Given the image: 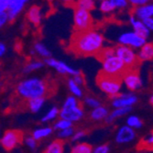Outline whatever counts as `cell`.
Returning a JSON list of instances; mask_svg holds the SVG:
<instances>
[{
    "instance_id": "obj_5",
    "label": "cell",
    "mask_w": 153,
    "mask_h": 153,
    "mask_svg": "<svg viewBox=\"0 0 153 153\" xmlns=\"http://www.w3.org/2000/svg\"><path fill=\"white\" fill-rule=\"evenodd\" d=\"M102 63L103 68L101 72L111 76H117L122 78L123 74L128 70L123 62L118 57H117L116 55L104 60Z\"/></svg>"
},
{
    "instance_id": "obj_22",
    "label": "cell",
    "mask_w": 153,
    "mask_h": 153,
    "mask_svg": "<svg viewBox=\"0 0 153 153\" xmlns=\"http://www.w3.org/2000/svg\"><path fill=\"white\" fill-rule=\"evenodd\" d=\"M132 110V107H122V108H116L112 113L108 114L107 117H106V121L108 123L114 121L116 118H118L124 115H127L128 113H129Z\"/></svg>"
},
{
    "instance_id": "obj_27",
    "label": "cell",
    "mask_w": 153,
    "mask_h": 153,
    "mask_svg": "<svg viewBox=\"0 0 153 153\" xmlns=\"http://www.w3.org/2000/svg\"><path fill=\"white\" fill-rule=\"evenodd\" d=\"M71 153H93V147L88 143H79L73 147Z\"/></svg>"
},
{
    "instance_id": "obj_37",
    "label": "cell",
    "mask_w": 153,
    "mask_h": 153,
    "mask_svg": "<svg viewBox=\"0 0 153 153\" xmlns=\"http://www.w3.org/2000/svg\"><path fill=\"white\" fill-rule=\"evenodd\" d=\"M73 134H74V128H69L61 130V132L59 133V137H61V138L69 137H71Z\"/></svg>"
},
{
    "instance_id": "obj_7",
    "label": "cell",
    "mask_w": 153,
    "mask_h": 153,
    "mask_svg": "<svg viewBox=\"0 0 153 153\" xmlns=\"http://www.w3.org/2000/svg\"><path fill=\"white\" fill-rule=\"evenodd\" d=\"M24 140V134L20 130L17 129H9L7 130L2 138H0V143H1L4 149L7 151H10L15 149L19 144H21Z\"/></svg>"
},
{
    "instance_id": "obj_51",
    "label": "cell",
    "mask_w": 153,
    "mask_h": 153,
    "mask_svg": "<svg viewBox=\"0 0 153 153\" xmlns=\"http://www.w3.org/2000/svg\"><path fill=\"white\" fill-rule=\"evenodd\" d=\"M103 1H104V0H103Z\"/></svg>"
},
{
    "instance_id": "obj_12",
    "label": "cell",
    "mask_w": 153,
    "mask_h": 153,
    "mask_svg": "<svg viewBox=\"0 0 153 153\" xmlns=\"http://www.w3.org/2000/svg\"><path fill=\"white\" fill-rule=\"evenodd\" d=\"M45 62L49 66L53 67L54 69H56V71L59 74H70V75H73V76L81 74L80 71L74 70V68H72V67H70L69 65H67L63 62L57 61V60H55L53 58H48V59H46L45 60Z\"/></svg>"
},
{
    "instance_id": "obj_23",
    "label": "cell",
    "mask_w": 153,
    "mask_h": 153,
    "mask_svg": "<svg viewBox=\"0 0 153 153\" xmlns=\"http://www.w3.org/2000/svg\"><path fill=\"white\" fill-rule=\"evenodd\" d=\"M44 102H45L44 97H39V98H34V99L27 100V105L31 112L36 113V112H39V111L41 109V107L43 106Z\"/></svg>"
},
{
    "instance_id": "obj_1",
    "label": "cell",
    "mask_w": 153,
    "mask_h": 153,
    "mask_svg": "<svg viewBox=\"0 0 153 153\" xmlns=\"http://www.w3.org/2000/svg\"><path fill=\"white\" fill-rule=\"evenodd\" d=\"M104 37L94 30L75 31L70 39L69 51L79 57L95 56L103 48Z\"/></svg>"
},
{
    "instance_id": "obj_10",
    "label": "cell",
    "mask_w": 153,
    "mask_h": 153,
    "mask_svg": "<svg viewBox=\"0 0 153 153\" xmlns=\"http://www.w3.org/2000/svg\"><path fill=\"white\" fill-rule=\"evenodd\" d=\"M118 40L121 45L134 48H141L146 43V39L137 36L135 32L124 33L119 37Z\"/></svg>"
},
{
    "instance_id": "obj_21",
    "label": "cell",
    "mask_w": 153,
    "mask_h": 153,
    "mask_svg": "<svg viewBox=\"0 0 153 153\" xmlns=\"http://www.w3.org/2000/svg\"><path fill=\"white\" fill-rule=\"evenodd\" d=\"M74 5L75 8H79V9H82V10H85V11H90L94 9L95 5H94V0H77V1L74 3L73 2L71 5L69 6H72Z\"/></svg>"
},
{
    "instance_id": "obj_39",
    "label": "cell",
    "mask_w": 153,
    "mask_h": 153,
    "mask_svg": "<svg viewBox=\"0 0 153 153\" xmlns=\"http://www.w3.org/2000/svg\"><path fill=\"white\" fill-rule=\"evenodd\" d=\"M108 152H109L108 145H101L93 150V153H108Z\"/></svg>"
},
{
    "instance_id": "obj_14",
    "label": "cell",
    "mask_w": 153,
    "mask_h": 153,
    "mask_svg": "<svg viewBox=\"0 0 153 153\" xmlns=\"http://www.w3.org/2000/svg\"><path fill=\"white\" fill-rule=\"evenodd\" d=\"M27 2V0H12L7 7V19L10 21H14L19 15V13L22 10L24 5Z\"/></svg>"
},
{
    "instance_id": "obj_4",
    "label": "cell",
    "mask_w": 153,
    "mask_h": 153,
    "mask_svg": "<svg viewBox=\"0 0 153 153\" xmlns=\"http://www.w3.org/2000/svg\"><path fill=\"white\" fill-rule=\"evenodd\" d=\"M115 55L118 57L127 69H138L140 62L137 59V54L134 51L128 46L118 45L115 48Z\"/></svg>"
},
{
    "instance_id": "obj_28",
    "label": "cell",
    "mask_w": 153,
    "mask_h": 153,
    "mask_svg": "<svg viewBox=\"0 0 153 153\" xmlns=\"http://www.w3.org/2000/svg\"><path fill=\"white\" fill-rule=\"evenodd\" d=\"M127 126L131 128H140L143 126V122L141 119H140L136 116H131L127 120Z\"/></svg>"
},
{
    "instance_id": "obj_13",
    "label": "cell",
    "mask_w": 153,
    "mask_h": 153,
    "mask_svg": "<svg viewBox=\"0 0 153 153\" xmlns=\"http://www.w3.org/2000/svg\"><path fill=\"white\" fill-rule=\"evenodd\" d=\"M136 137V132L133 128L124 126L119 128V130L117 133L116 137V141L117 143H128L132 141Z\"/></svg>"
},
{
    "instance_id": "obj_17",
    "label": "cell",
    "mask_w": 153,
    "mask_h": 153,
    "mask_svg": "<svg viewBox=\"0 0 153 153\" xmlns=\"http://www.w3.org/2000/svg\"><path fill=\"white\" fill-rule=\"evenodd\" d=\"M135 14L140 19H145L148 18H151L153 15V6L152 5H144L142 7H136L134 10Z\"/></svg>"
},
{
    "instance_id": "obj_36",
    "label": "cell",
    "mask_w": 153,
    "mask_h": 153,
    "mask_svg": "<svg viewBox=\"0 0 153 153\" xmlns=\"http://www.w3.org/2000/svg\"><path fill=\"white\" fill-rule=\"evenodd\" d=\"M85 102L88 106L93 107V108H95V107L100 105V102L97 99L94 98V97H86V98L85 99Z\"/></svg>"
},
{
    "instance_id": "obj_11",
    "label": "cell",
    "mask_w": 153,
    "mask_h": 153,
    "mask_svg": "<svg viewBox=\"0 0 153 153\" xmlns=\"http://www.w3.org/2000/svg\"><path fill=\"white\" fill-rule=\"evenodd\" d=\"M111 98H113V106L115 108L132 107L137 101V96L132 94H117L111 96Z\"/></svg>"
},
{
    "instance_id": "obj_25",
    "label": "cell",
    "mask_w": 153,
    "mask_h": 153,
    "mask_svg": "<svg viewBox=\"0 0 153 153\" xmlns=\"http://www.w3.org/2000/svg\"><path fill=\"white\" fill-rule=\"evenodd\" d=\"M52 133V128H38L36 129L33 134H32V137L35 140H39L41 138L46 137L48 136H50Z\"/></svg>"
},
{
    "instance_id": "obj_41",
    "label": "cell",
    "mask_w": 153,
    "mask_h": 153,
    "mask_svg": "<svg viewBox=\"0 0 153 153\" xmlns=\"http://www.w3.org/2000/svg\"><path fill=\"white\" fill-rule=\"evenodd\" d=\"M12 0H0V13L6 12Z\"/></svg>"
},
{
    "instance_id": "obj_20",
    "label": "cell",
    "mask_w": 153,
    "mask_h": 153,
    "mask_svg": "<svg viewBox=\"0 0 153 153\" xmlns=\"http://www.w3.org/2000/svg\"><path fill=\"white\" fill-rule=\"evenodd\" d=\"M108 109L105 106H97L95 107L91 113V118L95 120V121H99L102 119H105L108 116Z\"/></svg>"
},
{
    "instance_id": "obj_40",
    "label": "cell",
    "mask_w": 153,
    "mask_h": 153,
    "mask_svg": "<svg viewBox=\"0 0 153 153\" xmlns=\"http://www.w3.org/2000/svg\"><path fill=\"white\" fill-rule=\"evenodd\" d=\"M25 142L30 149H35L37 146V140H35L32 137H27L25 140Z\"/></svg>"
},
{
    "instance_id": "obj_3",
    "label": "cell",
    "mask_w": 153,
    "mask_h": 153,
    "mask_svg": "<svg viewBox=\"0 0 153 153\" xmlns=\"http://www.w3.org/2000/svg\"><path fill=\"white\" fill-rule=\"evenodd\" d=\"M122 78L117 76H111L100 72L96 76V83L98 87L110 96L119 94L122 87Z\"/></svg>"
},
{
    "instance_id": "obj_35",
    "label": "cell",
    "mask_w": 153,
    "mask_h": 153,
    "mask_svg": "<svg viewBox=\"0 0 153 153\" xmlns=\"http://www.w3.org/2000/svg\"><path fill=\"white\" fill-rule=\"evenodd\" d=\"M80 104L81 103L76 99L75 96H69L68 98L65 100L63 106H75V105H78Z\"/></svg>"
},
{
    "instance_id": "obj_44",
    "label": "cell",
    "mask_w": 153,
    "mask_h": 153,
    "mask_svg": "<svg viewBox=\"0 0 153 153\" xmlns=\"http://www.w3.org/2000/svg\"><path fill=\"white\" fill-rule=\"evenodd\" d=\"M85 134H86L85 131H82V130L76 132V133L74 135V137H73V141H77V140H79L80 138H82V137H85Z\"/></svg>"
},
{
    "instance_id": "obj_2",
    "label": "cell",
    "mask_w": 153,
    "mask_h": 153,
    "mask_svg": "<svg viewBox=\"0 0 153 153\" xmlns=\"http://www.w3.org/2000/svg\"><path fill=\"white\" fill-rule=\"evenodd\" d=\"M51 89V86L48 81L34 77L20 82L17 87V92L22 98L30 100L39 97L45 98V96L50 94Z\"/></svg>"
},
{
    "instance_id": "obj_15",
    "label": "cell",
    "mask_w": 153,
    "mask_h": 153,
    "mask_svg": "<svg viewBox=\"0 0 153 153\" xmlns=\"http://www.w3.org/2000/svg\"><path fill=\"white\" fill-rule=\"evenodd\" d=\"M130 21L134 27V32L137 35L140 36V38L146 39L149 36V30L146 27V26L140 20H135V19L133 17H131L130 19Z\"/></svg>"
},
{
    "instance_id": "obj_43",
    "label": "cell",
    "mask_w": 153,
    "mask_h": 153,
    "mask_svg": "<svg viewBox=\"0 0 153 153\" xmlns=\"http://www.w3.org/2000/svg\"><path fill=\"white\" fill-rule=\"evenodd\" d=\"M73 80H74V82L76 83V85H79V86H80L81 85H83V82H85V80H83V77H82V74H78V75L74 76Z\"/></svg>"
},
{
    "instance_id": "obj_19",
    "label": "cell",
    "mask_w": 153,
    "mask_h": 153,
    "mask_svg": "<svg viewBox=\"0 0 153 153\" xmlns=\"http://www.w3.org/2000/svg\"><path fill=\"white\" fill-rule=\"evenodd\" d=\"M63 149L64 141L60 138L52 141L44 150V153H63Z\"/></svg>"
},
{
    "instance_id": "obj_50",
    "label": "cell",
    "mask_w": 153,
    "mask_h": 153,
    "mask_svg": "<svg viewBox=\"0 0 153 153\" xmlns=\"http://www.w3.org/2000/svg\"><path fill=\"white\" fill-rule=\"evenodd\" d=\"M50 1H51V0H50Z\"/></svg>"
},
{
    "instance_id": "obj_38",
    "label": "cell",
    "mask_w": 153,
    "mask_h": 153,
    "mask_svg": "<svg viewBox=\"0 0 153 153\" xmlns=\"http://www.w3.org/2000/svg\"><path fill=\"white\" fill-rule=\"evenodd\" d=\"M115 8L116 7H126L128 5L127 0H109Z\"/></svg>"
},
{
    "instance_id": "obj_18",
    "label": "cell",
    "mask_w": 153,
    "mask_h": 153,
    "mask_svg": "<svg viewBox=\"0 0 153 153\" xmlns=\"http://www.w3.org/2000/svg\"><path fill=\"white\" fill-rule=\"evenodd\" d=\"M27 18L29 20L34 24L35 26H39L40 24V19H41V15H40V9L38 6H33L30 8L27 11Z\"/></svg>"
},
{
    "instance_id": "obj_45",
    "label": "cell",
    "mask_w": 153,
    "mask_h": 153,
    "mask_svg": "<svg viewBox=\"0 0 153 153\" xmlns=\"http://www.w3.org/2000/svg\"><path fill=\"white\" fill-rule=\"evenodd\" d=\"M149 0H129V2L133 6H144Z\"/></svg>"
},
{
    "instance_id": "obj_46",
    "label": "cell",
    "mask_w": 153,
    "mask_h": 153,
    "mask_svg": "<svg viewBox=\"0 0 153 153\" xmlns=\"http://www.w3.org/2000/svg\"><path fill=\"white\" fill-rule=\"evenodd\" d=\"M7 12H2L0 13V27H1L7 20Z\"/></svg>"
},
{
    "instance_id": "obj_30",
    "label": "cell",
    "mask_w": 153,
    "mask_h": 153,
    "mask_svg": "<svg viewBox=\"0 0 153 153\" xmlns=\"http://www.w3.org/2000/svg\"><path fill=\"white\" fill-rule=\"evenodd\" d=\"M43 66H44V64L41 62H31L25 66L24 72L25 73H31L35 70H39V69L42 68Z\"/></svg>"
},
{
    "instance_id": "obj_26",
    "label": "cell",
    "mask_w": 153,
    "mask_h": 153,
    "mask_svg": "<svg viewBox=\"0 0 153 153\" xmlns=\"http://www.w3.org/2000/svg\"><path fill=\"white\" fill-rule=\"evenodd\" d=\"M114 55H115L114 48H102L98 51V53L95 55V57H96V59H98L102 62L104 60H105L111 56H114Z\"/></svg>"
},
{
    "instance_id": "obj_31",
    "label": "cell",
    "mask_w": 153,
    "mask_h": 153,
    "mask_svg": "<svg viewBox=\"0 0 153 153\" xmlns=\"http://www.w3.org/2000/svg\"><path fill=\"white\" fill-rule=\"evenodd\" d=\"M59 109L57 107H52L49 112L42 117V119H41V121L42 122H49L51 120H53L56 118L58 116H59Z\"/></svg>"
},
{
    "instance_id": "obj_48",
    "label": "cell",
    "mask_w": 153,
    "mask_h": 153,
    "mask_svg": "<svg viewBox=\"0 0 153 153\" xmlns=\"http://www.w3.org/2000/svg\"><path fill=\"white\" fill-rule=\"evenodd\" d=\"M62 1H63V2H65V3L69 6V5H71V4L74 2V0H62Z\"/></svg>"
},
{
    "instance_id": "obj_34",
    "label": "cell",
    "mask_w": 153,
    "mask_h": 153,
    "mask_svg": "<svg viewBox=\"0 0 153 153\" xmlns=\"http://www.w3.org/2000/svg\"><path fill=\"white\" fill-rule=\"evenodd\" d=\"M100 9L103 12H110V11L115 9V7L111 4V2L109 1V0H104V1L101 3Z\"/></svg>"
},
{
    "instance_id": "obj_42",
    "label": "cell",
    "mask_w": 153,
    "mask_h": 153,
    "mask_svg": "<svg viewBox=\"0 0 153 153\" xmlns=\"http://www.w3.org/2000/svg\"><path fill=\"white\" fill-rule=\"evenodd\" d=\"M141 22L146 26V27H147L149 30H153V19H152V18L145 19Z\"/></svg>"
},
{
    "instance_id": "obj_16",
    "label": "cell",
    "mask_w": 153,
    "mask_h": 153,
    "mask_svg": "<svg viewBox=\"0 0 153 153\" xmlns=\"http://www.w3.org/2000/svg\"><path fill=\"white\" fill-rule=\"evenodd\" d=\"M137 59L140 62H145L149 60H152L153 57V45L152 43H145L142 47L140 51L137 55Z\"/></svg>"
},
{
    "instance_id": "obj_49",
    "label": "cell",
    "mask_w": 153,
    "mask_h": 153,
    "mask_svg": "<svg viewBox=\"0 0 153 153\" xmlns=\"http://www.w3.org/2000/svg\"><path fill=\"white\" fill-rule=\"evenodd\" d=\"M149 103H150L151 105L153 104V96H152V95L150 96V98H149Z\"/></svg>"
},
{
    "instance_id": "obj_32",
    "label": "cell",
    "mask_w": 153,
    "mask_h": 153,
    "mask_svg": "<svg viewBox=\"0 0 153 153\" xmlns=\"http://www.w3.org/2000/svg\"><path fill=\"white\" fill-rule=\"evenodd\" d=\"M68 86H69V89L70 91L77 97H81L82 95V92L81 90V88L79 87V85H77L76 83L74 82L73 79H70L68 81Z\"/></svg>"
},
{
    "instance_id": "obj_6",
    "label": "cell",
    "mask_w": 153,
    "mask_h": 153,
    "mask_svg": "<svg viewBox=\"0 0 153 153\" xmlns=\"http://www.w3.org/2000/svg\"><path fill=\"white\" fill-rule=\"evenodd\" d=\"M74 20L75 31H87L93 30L94 20L88 11L74 7Z\"/></svg>"
},
{
    "instance_id": "obj_33",
    "label": "cell",
    "mask_w": 153,
    "mask_h": 153,
    "mask_svg": "<svg viewBox=\"0 0 153 153\" xmlns=\"http://www.w3.org/2000/svg\"><path fill=\"white\" fill-rule=\"evenodd\" d=\"M72 126H73L72 122L61 118L60 120H58L56 123H55L54 128L55 129H59V130H63V129H66V128H72Z\"/></svg>"
},
{
    "instance_id": "obj_29",
    "label": "cell",
    "mask_w": 153,
    "mask_h": 153,
    "mask_svg": "<svg viewBox=\"0 0 153 153\" xmlns=\"http://www.w3.org/2000/svg\"><path fill=\"white\" fill-rule=\"evenodd\" d=\"M34 48H35V51L39 53V54H40L41 56H43V57H45V58H50L51 57V52H50V51L43 45V44H41V43H39V42H37L35 45H34Z\"/></svg>"
},
{
    "instance_id": "obj_9",
    "label": "cell",
    "mask_w": 153,
    "mask_h": 153,
    "mask_svg": "<svg viewBox=\"0 0 153 153\" xmlns=\"http://www.w3.org/2000/svg\"><path fill=\"white\" fill-rule=\"evenodd\" d=\"M59 115L61 118L73 123L80 120L83 117V110L81 104L75 106H62Z\"/></svg>"
},
{
    "instance_id": "obj_47",
    "label": "cell",
    "mask_w": 153,
    "mask_h": 153,
    "mask_svg": "<svg viewBox=\"0 0 153 153\" xmlns=\"http://www.w3.org/2000/svg\"><path fill=\"white\" fill-rule=\"evenodd\" d=\"M6 50H7V49H6L5 44H4V43H2V42H0V57L3 56V55L5 54Z\"/></svg>"
},
{
    "instance_id": "obj_24",
    "label": "cell",
    "mask_w": 153,
    "mask_h": 153,
    "mask_svg": "<svg viewBox=\"0 0 153 153\" xmlns=\"http://www.w3.org/2000/svg\"><path fill=\"white\" fill-rule=\"evenodd\" d=\"M152 146H153V137L152 134L149 135V137H146L140 140L137 144V149L140 150H152Z\"/></svg>"
},
{
    "instance_id": "obj_8",
    "label": "cell",
    "mask_w": 153,
    "mask_h": 153,
    "mask_svg": "<svg viewBox=\"0 0 153 153\" xmlns=\"http://www.w3.org/2000/svg\"><path fill=\"white\" fill-rule=\"evenodd\" d=\"M122 82L126 85L128 90L136 91L142 86V81L138 69H128L122 76Z\"/></svg>"
}]
</instances>
